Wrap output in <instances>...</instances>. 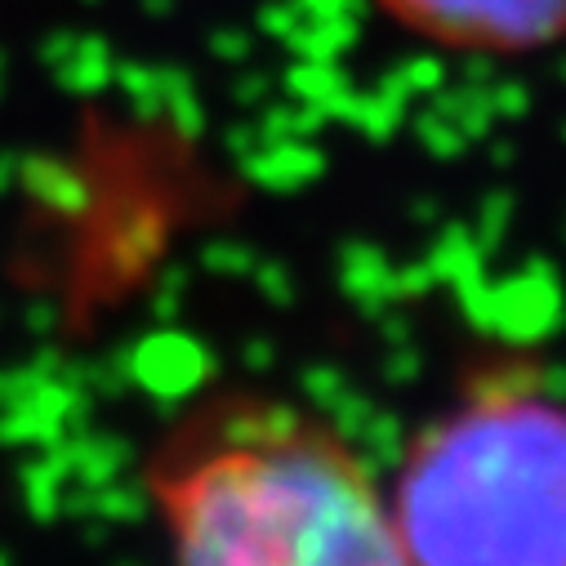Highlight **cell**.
Here are the masks:
<instances>
[{
    "label": "cell",
    "instance_id": "obj_3",
    "mask_svg": "<svg viewBox=\"0 0 566 566\" xmlns=\"http://www.w3.org/2000/svg\"><path fill=\"white\" fill-rule=\"evenodd\" d=\"M392 23L460 54H531L566 36V0H379Z\"/></svg>",
    "mask_w": 566,
    "mask_h": 566
},
{
    "label": "cell",
    "instance_id": "obj_1",
    "mask_svg": "<svg viewBox=\"0 0 566 566\" xmlns=\"http://www.w3.org/2000/svg\"><path fill=\"white\" fill-rule=\"evenodd\" d=\"M170 566H415L370 460L276 397L192 410L148 469Z\"/></svg>",
    "mask_w": 566,
    "mask_h": 566
},
{
    "label": "cell",
    "instance_id": "obj_2",
    "mask_svg": "<svg viewBox=\"0 0 566 566\" xmlns=\"http://www.w3.org/2000/svg\"><path fill=\"white\" fill-rule=\"evenodd\" d=\"M415 566H566V401L495 366L410 438L388 486Z\"/></svg>",
    "mask_w": 566,
    "mask_h": 566
}]
</instances>
